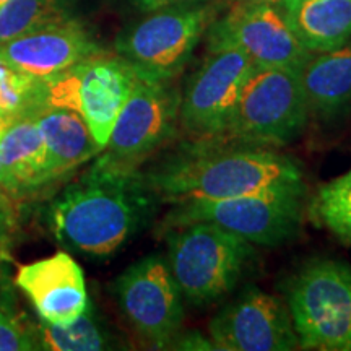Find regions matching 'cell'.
Here are the masks:
<instances>
[{"mask_svg":"<svg viewBox=\"0 0 351 351\" xmlns=\"http://www.w3.org/2000/svg\"><path fill=\"white\" fill-rule=\"evenodd\" d=\"M160 202L182 205L262 192H306L295 160L226 137L192 140L143 173Z\"/></svg>","mask_w":351,"mask_h":351,"instance_id":"obj_1","label":"cell"},{"mask_svg":"<svg viewBox=\"0 0 351 351\" xmlns=\"http://www.w3.org/2000/svg\"><path fill=\"white\" fill-rule=\"evenodd\" d=\"M158 202L138 168L96 156L95 165L51 202L47 221L69 251L106 258L147 226Z\"/></svg>","mask_w":351,"mask_h":351,"instance_id":"obj_2","label":"cell"},{"mask_svg":"<svg viewBox=\"0 0 351 351\" xmlns=\"http://www.w3.org/2000/svg\"><path fill=\"white\" fill-rule=\"evenodd\" d=\"M166 231V261L189 304L219 301L238 287L256 261L252 243L213 223H189Z\"/></svg>","mask_w":351,"mask_h":351,"instance_id":"obj_3","label":"cell"},{"mask_svg":"<svg viewBox=\"0 0 351 351\" xmlns=\"http://www.w3.org/2000/svg\"><path fill=\"white\" fill-rule=\"evenodd\" d=\"M285 293L300 348L351 351L348 263L313 258L289 276Z\"/></svg>","mask_w":351,"mask_h":351,"instance_id":"obj_4","label":"cell"},{"mask_svg":"<svg viewBox=\"0 0 351 351\" xmlns=\"http://www.w3.org/2000/svg\"><path fill=\"white\" fill-rule=\"evenodd\" d=\"M309 119L301 73L254 64L223 137L258 147H285L301 137Z\"/></svg>","mask_w":351,"mask_h":351,"instance_id":"obj_5","label":"cell"},{"mask_svg":"<svg viewBox=\"0 0 351 351\" xmlns=\"http://www.w3.org/2000/svg\"><path fill=\"white\" fill-rule=\"evenodd\" d=\"M140 72L122 56L96 52L73 67L51 78H44V104L75 111L101 148L129 99Z\"/></svg>","mask_w":351,"mask_h":351,"instance_id":"obj_6","label":"cell"},{"mask_svg":"<svg viewBox=\"0 0 351 351\" xmlns=\"http://www.w3.org/2000/svg\"><path fill=\"white\" fill-rule=\"evenodd\" d=\"M306 192H262L221 200H199L174 205L166 215L163 228L213 223L254 245L285 244L296 238L302 226V204Z\"/></svg>","mask_w":351,"mask_h":351,"instance_id":"obj_7","label":"cell"},{"mask_svg":"<svg viewBox=\"0 0 351 351\" xmlns=\"http://www.w3.org/2000/svg\"><path fill=\"white\" fill-rule=\"evenodd\" d=\"M215 19L217 8L202 2L158 8L121 34L117 54L142 75L173 82Z\"/></svg>","mask_w":351,"mask_h":351,"instance_id":"obj_8","label":"cell"},{"mask_svg":"<svg viewBox=\"0 0 351 351\" xmlns=\"http://www.w3.org/2000/svg\"><path fill=\"white\" fill-rule=\"evenodd\" d=\"M181 93L173 82L142 75L121 109L99 158L125 168H138L165 147L179 125Z\"/></svg>","mask_w":351,"mask_h":351,"instance_id":"obj_9","label":"cell"},{"mask_svg":"<svg viewBox=\"0 0 351 351\" xmlns=\"http://www.w3.org/2000/svg\"><path fill=\"white\" fill-rule=\"evenodd\" d=\"M114 295L145 345L171 348L182 328L184 298L166 257L152 254L132 263L114 283Z\"/></svg>","mask_w":351,"mask_h":351,"instance_id":"obj_10","label":"cell"},{"mask_svg":"<svg viewBox=\"0 0 351 351\" xmlns=\"http://www.w3.org/2000/svg\"><path fill=\"white\" fill-rule=\"evenodd\" d=\"M236 47L252 64L301 72L311 54L289 28L278 5L263 2H236L223 19L208 28V49Z\"/></svg>","mask_w":351,"mask_h":351,"instance_id":"obj_11","label":"cell"},{"mask_svg":"<svg viewBox=\"0 0 351 351\" xmlns=\"http://www.w3.org/2000/svg\"><path fill=\"white\" fill-rule=\"evenodd\" d=\"M252 65L236 47L210 51L181 95L179 125L194 140L223 137Z\"/></svg>","mask_w":351,"mask_h":351,"instance_id":"obj_12","label":"cell"},{"mask_svg":"<svg viewBox=\"0 0 351 351\" xmlns=\"http://www.w3.org/2000/svg\"><path fill=\"white\" fill-rule=\"evenodd\" d=\"M215 350L291 351L300 348L288 306L257 287L223 307L208 324Z\"/></svg>","mask_w":351,"mask_h":351,"instance_id":"obj_13","label":"cell"},{"mask_svg":"<svg viewBox=\"0 0 351 351\" xmlns=\"http://www.w3.org/2000/svg\"><path fill=\"white\" fill-rule=\"evenodd\" d=\"M99 51L78 21L59 16L0 44V60L21 73L44 80Z\"/></svg>","mask_w":351,"mask_h":351,"instance_id":"obj_14","label":"cell"},{"mask_svg":"<svg viewBox=\"0 0 351 351\" xmlns=\"http://www.w3.org/2000/svg\"><path fill=\"white\" fill-rule=\"evenodd\" d=\"M15 283L39 319L54 326H70L90 304L82 267L65 252L21 265Z\"/></svg>","mask_w":351,"mask_h":351,"instance_id":"obj_15","label":"cell"},{"mask_svg":"<svg viewBox=\"0 0 351 351\" xmlns=\"http://www.w3.org/2000/svg\"><path fill=\"white\" fill-rule=\"evenodd\" d=\"M44 145L49 182L64 178L103 152L80 114L43 104L33 111Z\"/></svg>","mask_w":351,"mask_h":351,"instance_id":"obj_16","label":"cell"},{"mask_svg":"<svg viewBox=\"0 0 351 351\" xmlns=\"http://www.w3.org/2000/svg\"><path fill=\"white\" fill-rule=\"evenodd\" d=\"M311 117L337 122L351 114V41L313 56L301 70Z\"/></svg>","mask_w":351,"mask_h":351,"instance_id":"obj_17","label":"cell"},{"mask_svg":"<svg viewBox=\"0 0 351 351\" xmlns=\"http://www.w3.org/2000/svg\"><path fill=\"white\" fill-rule=\"evenodd\" d=\"M0 163L7 194L23 195L49 184L46 145L33 112L7 121L0 129Z\"/></svg>","mask_w":351,"mask_h":351,"instance_id":"obj_18","label":"cell"},{"mask_svg":"<svg viewBox=\"0 0 351 351\" xmlns=\"http://www.w3.org/2000/svg\"><path fill=\"white\" fill-rule=\"evenodd\" d=\"M280 10L311 54H322L351 41V0H282Z\"/></svg>","mask_w":351,"mask_h":351,"instance_id":"obj_19","label":"cell"},{"mask_svg":"<svg viewBox=\"0 0 351 351\" xmlns=\"http://www.w3.org/2000/svg\"><path fill=\"white\" fill-rule=\"evenodd\" d=\"M38 350L49 351H101L112 348V337L95 313L93 304L70 326L36 324Z\"/></svg>","mask_w":351,"mask_h":351,"instance_id":"obj_20","label":"cell"},{"mask_svg":"<svg viewBox=\"0 0 351 351\" xmlns=\"http://www.w3.org/2000/svg\"><path fill=\"white\" fill-rule=\"evenodd\" d=\"M307 213L314 225L332 232L341 244L351 245V168L319 186Z\"/></svg>","mask_w":351,"mask_h":351,"instance_id":"obj_21","label":"cell"},{"mask_svg":"<svg viewBox=\"0 0 351 351\" xmlns=\"http://www.w3.org/2000/svg\"><path fill=\"white\" fill-rule=\"evenodd\" d=\"M67 0H7L0 5V44L34 26L64 16Z\"/></svg>","mask_w":351,"mask_h":351,"instance_id":"obj_22","label":"cell"},{"mask_svg":"<svg viewBox=\"0 0 351 351\" xmlns=\"http://www.w3.org/2000/svg\"><path fill=\"white\" fill-rule=\"evenodd\" d=\"M43 104V80L21 73L0 60V117L15 119Z\"/></svg>","mask_w":351,"mask_h":351,"instance_id":"obj_23","label":"cell"},{"mask_svg":"<svg viewBox=\"0 0 351 351\" xmlns=\"http://www.w3.org/2000/svg\"><path fill=\"white\" fill-rule=\"evenodd\" d=\"M38 350L36 324L16 314L15 309H0V351Z\"/></svg>","mask_w":351,"mask_h":351,"instance_id":"obj_24","label":"cell"},{"mask_svg":"<svg viewBox=\"0 0 351 351\" xmlns=\"http://www.w3.org/2000/svg\"><path fill=\"white\" fill-rule=\"evenodd\" d=\"M0 309H15V293L10 275V262L3 241H0Z\"/></svg>","mask_w":351,"mask_h":351,"instance_id":"obj_25","label":"cell"},{"mask_svg":"<svg viewBox=\"0 0 351 351\" xmlns=\"http://www.w3.org/2000/svg\"><path fill=\"white\" fill-rule=\"evenodd\" d=\"M174 350H215V345L212 340H207L197 332L189 333H179L176 340L171 345Z\"/></svg>","mask_w":351,"mask_h":351,"instance_id":"obj_26","label":"cell"},{"mask_svg":"<svg viewBox=\"0 0 351 351\" xmlns=\"http://www.w3.org/2000/svg\"><path fill=\"white\" fill-rule=\"evenodd\" d=\"M199 2H212V0H134L135 5L143 12H155L158 8L181 5V3H199Z\"/></svg>","mask_w":351,"mask_h":351,"instance_id":"obj_27","label":"cell"},{"mask_svg":"<svg viewBox=\"0 0 351 351\" xmlns=\"http://www.w3.org/2000/svg\"><path fill=\"white\" fill-rule=\"evenodd\" d=\"M12 226V208L5 199V192H0V241Z\"/></svg>","mask_w":351,"mask_h":351,"instance_id":"obj_28","label":"cell"},{"mask_svg":"<svg viewBox=\"0 0 351 351\" xmlns=\"http://www.w3.org/2000/svg\"><path fill=\"white\" fill-rule=\"evenodd\" d=\"M5 122L7 121H0V129H2ZM0 189H2L3 192H7V176H5V171L2 168V163H0Z\"/></svg>","mask_w":351,"mask_h":351,"instance_id":"obj_29","label":"cell"},{"mask_svg":"<svg viewBox=\"0 0 351 351\" xmlns=\"http://www.w3.org/2000/svg\"><path fill=\"white\" fill-rule=\"evenodd\" d=\"M234 2H263V3H274V5H278L282 0H234Z\"/></svg>","mask_w":351,"mask_h":351,"instance_id":"obj_30","label":"cell"},{"mask_svg":"<svg viewBox=\"0 0 351 351\" xmlns=\"http://www.w3.org/2000/svg\"><path fill=\"white\" fill-rule=\"evenodd\" d=\"M3 2H7V0H0V5H2V3H3Z\"/></svg>","mask_w":351,"mask_h":351,"instance_id":"obj_31","label":"cell"},{"mask_svg":"<svg viewBox=\"0 0 351 351\" xmlns=\"http://www.w3.org/2000/svg\"><path fill=\"white\" fill-rule=\"evenodd\" d=\"M0 121H5V119H2V117H0Z\"/></svg>","mask_w":351,"mask_h":351,"instance_id":"obj_32","label":"cell"},{"mask_svg":"<svg viewBox=\"0 0 351 351\" xmlns=\"http://www.w3.org/2000/svg\"><path fill=\"white\" fill-rule=\"evenodd\" d=\"M0 192H3V191H0Z\"/></svg>","mask_w":351,"mask_h":351,"instance_id":"obj_33","label":"cell"}]
</instances>
